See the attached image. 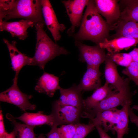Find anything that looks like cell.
I'll return each instance as SVG.
<instances>
[{"instance_id": "1", "label": "cell", "mask_w": 138, "mask_h": 138, "mask_svg": "<svg viewBox=\"0 0 138 138\" xmlns=\"http://www.w3.org/2000/svg\"><path fill=\"white\" fill-rule=\"evenodd\" d=\"M86 6L79 29L73 36L76 41L89 40L99 45L110 37L111 26L98 12L94 0H89Z\"/></svg>"}, {"instance_id": "2", "label": "cell", "mask_w": 138, "mask_h": 138, "mask_svg": "<svg viewBox=\"0 0 138 138\" xmlns=\"http://www.w3.org/2000/svg\"><path fill=\"white\" fill-rule=\"evenodd\" d=\"M37 20L45 25L41 0H0V21L14 18Z\"/></svg>"}, {"instance_id": "3", "label": "cell", "mask_w": 138, "mask_h": 138, "mask_svg": "<svg viewBox=\"0 0 138 138\" xmlns=\"http://www.w3.org/2000/svg\"><path fill=\"white\" fill-rule=\"evenodd\" d=\"M44 25L39 22L35 26L37 43L34 55L31 58L30 64V65H37L42 69L48 62L57 56L69 53L64 48L60 46L49 38L44 30Z\"/></svg>"}, {"instance_id": "4", "label": "cell", "mask_w": 138, "mask_h": 138, "mask_svg": "<svg viewBox=\"0 0 138 138\" xmlns=\"http://www.w3.org/2000/svg\"><path fill=\"white\" fill-rule=\"evenodd\" d=\"M130 80L129 78L125 79L124 85L120 90L101 101L91 110L82 112V117L90 120L99 113L131 103L133 93L129 86Z\"/></svg>"}, {"instance_id": "5", "label": "cell", "mask_w": 138, "mask_h": 138, "mask_svg": "<svg viewBox=\"0 0 138 138\" xmlns=\"http://www.w3.org/2000/svg\"><path fill=\"white\" fill-rule=\"evenodd\" d=\"M75 44L79 52V60L86 63L87 66L99 68L100 65L105 62L106 56L105 49L98 45L89 46L76 40Z\"/></svg>"}, {"instance_id": "6", "label": "cell", "mask_w": 138, "mask_h": 138, "mask_svg": "<svg viewBox=\"0 0 138 138\" xmlns=\"http://www.w3.org/2000/svg\"><path fill=\"white\" fill-rule=\"evenodd\" d=\"M32 97V95L21 92L17 83H13L11 87L0 93V101L16 105L25 111L28 110H34L36 108V105L31 103L29 101Z\"/></svg>"}, {"instance_id": "7", "label": "cell", "mask_w": 138, "mask_h": 138, "mask_svg": "<svg viewBox=\"0 0 138 138\" xmlns=\"http://www.w3.org/2000/svg\"><path fill=\"white\" fill-rule=\"evenodd\" d=\"M82 109L75 107L63 105L57 100L53 104L52 113L55 118L54 124H76L81 116Z\"/></svg>"}, {"instance_id": "8", "label": "cell", "mask_w": 138, "mask_h": 138, "mask_svg": "<svg viewBox=\"0 0 138 138\" xmlns=\"http://www.w3.org/2000/svg\"><path fill=\"white\" fill-rule=\"evenodd\" d=\"M88 0H68L62 1L71 24L67 33L71 35L75 28L80 26L83 18V13L85 7L88 5Z\"/></svg>"}, {"instance_id": "9", "label": "cell", "mask_w": 138, "mask_h": 138, "mask_svg": "<svg viewBox=\"0 0 138 138\" xmlns=\"http://www.w3.org/2000/svg\"><path fill=\"white\" fill-rule=\"evenodd\" d=\"M43 16L47 28L56 43L61 38L60 32L65 30L66 27L59 22L55 13L48 0H41Z\"/></svg>"}, {"instance_id": "10", "label": "cell", "mask_w": 138, "mask_h": 138, "mask_svg": "<svg viewBox=\"0 0 138 138\" xmlns=\"http://www.w3.org/2000/svg\"><path fill=\"white\" fill-rule=\"evenodd\" d=\"M118 0H94L96 8L99 14L104 17L111 27L119 20L120 11Z\"/></svg>"}, {"instance_id": "11", "label": "cell", "mask_w": 138, "mask_h": 138, "mask_svg": "<svg viewBox=\"0 0 138 138\" xmlns=\"http://www.w3.org/2000/svg\"><path fill=\"white\" fill-rule=\"evenodd\" d=\"M39 22H41L29 19H22L13 22L1 21L0 30L6 31L11 34L12 37H17L19 39L24 40L28 37V28L35 26Z\"/></svg>"}, {"instance_id": "12", "label": "cell", "mask_w": 138, "mask_h": 138, "mask_svg": "<svg viewBox=\"0 0 138 138\" xmlns=\"http://www.w3.org/2000/svg\"><path fill=\"white\" fill-rule=\"evenodd\" d=\"M3 41L8 47L11 60L12 68L15 73L13 83H17L20 71L25 66L30 65L31 57L22 53L18 49L16 46V41H13L10 43L5 39H3Z\"/></svg>"}, {"instance_id": "13", "label": "cell", "mask_w": 138, "mask_h": 138, "mask_svg": "<svg viewBox=\"0 0 138 138\" xmlns=\"http://www.w3.org/2000/svg\"><path fill=\"white\" fill-rule=\"evenodd\" d=\"M119 91L106 81L103 86L96 89L91 96L84 100V111L91 110L100 102Z\"/></svg>"}, {"instance_id": "14", "label": "cell", "mask_w": 138, "mask_h": 138, "mask_svg": "<svg viewBox=\"0 0 138 138\" xmlns=\"http://www.w3.org/2000/svg\"><path fill=\"white\" fill-rule=\"evenodd\" d=\"M113 30L115 33L109 40L121 37L138 38V22L119 20L111 27L110 30Z\"/></svg>"}, {"instance_id": "15", "label": "cell", "mask_w": 138, "mask_h": 138, "mask_svg": "<svg viewBox=\"0 0 138 138\" xmlns=\"http://www.w3.org/2000/svg\"><path fill=\"white\" fill-rule=\"evenodd\" d=\"M101 73L99 68L87 66V70L77 85L82 91H91L101 87Z\"/></svg>"}, {"instance_id": "16", "label": "cell", "mask_w": 138, "mask_h": 138, "mask_svg": "<svg viewBox=\"0 0 138 138\" xmlns=\"http://www.w3.org/2000/svg\"><path fill=\"white\" fill-rule=\"evenodd\" d=\"M59 90L60 96L57 100L60 103L83 109L84 100L82 97V91L77 85L74 84L66 89L61 87Z\"/></svg>"}, {"instance_id": "17", "label": "cell", "mask_w": 138, "mask_h": 138, "mask_svg": "<svg viewBox=\"0 0 138 138\" xmlns=\"http://www.w3.org/2000/svg\"><path fill=\"white\" fill-rule=\"evenodd\" d=\"M138 44V38L119 37L110 40L106 38L99 45L102 48L106 49L108 52L114 53H120L124 49L127 50L130 47Z\"/></svg>"}, {"instance_id": "18", "label": "cell", "mask_w": 138, "mask_h": 138, "mask_svg": "<svg viewBox=\"0 0 138 138\" xmlns=\"http://www.w3.org/2000/svg\"><path fill=\"white\" fill-rule=\"evenodd\" d=\"M59 83L58 77L44 72L39 80L35 89L39 93L45 94L52 97L56 90L60 88Z\"/></svg>"}, {"instance_id": "19", "label": "cell", "mask_w": 138, "mask_h": 138, "mask_svg": "<svg viewBox=\"0 0 138 138\" xmlns=\"http://www.w3.org/2000/svg\"><path fill=\"white\" fill-rule=\"evenodd\" d=\"M13 117L15 119L20 120L25 124L34 127L45 124L52 126L55 122V117L52 113L47 115L44 114L41 111L35 113L26 112L18 117L13 116Z\"/></svg>"}, {"instance_id": "20", "label": "cell", "mask_w": 138, "mask_h": 138, "mask_svg": "<svg viewBox=\"0 0 138 138\" xmlns=\"http://www.w3.org/2000/svg\"><path fill=\"white\" fill-rule=\"evenodd\" d=\"M118 109L117 108L106 111L98 113L90 122L95 125L103 126L106 132L110 130L113 132V127L119 119Z\"/></svg>"}, {"instance_id": "21", "label": "cell", "mask_w": 138, "mask_h": 138, "mask_svg": "<svg viewBox=\"0 0 138 138\" xmlns=\"http://www.w3.org/2000/svg\"><path fill=\"white\" fill-rule=\"evenodd\" d=\"M105 62V75L106 81L116 89L120 91L124 85L125 79L120 75L115 63L107 54Z\"/></svg>"}, {"instance_id": "22", "label": "cell", "mask_w": 138, "mask_h": 138, "mask_svg": "<svg viewBox=\"0 0 138 138\" xmlns=\"http://www.w3.org/2000/svg\"><path fill=\"white\" fill-rule=\"evenodd\" d=\"M119 4L120 11L119 20L138 22V0H122Z\"/></svg>"}, {"instance_id": "23", "label": "cell", "mask_w": 138, "mask_h": 138, "mask_svg": "<svg viewBox=\"0 0 138 138\" xmlns=\"http://www.w3.org/2000/svg\"><path fill=\"white\" fill-rule=\"evenodd\" d=\"M131 103H128L122 107L121 109L118 110L119 119L117 123L113 127V132H116L117 138H123L124 135L128 133L129 128V108Z\"/></svg>"}, {"instance_id": "24", "label": "cell", "mask_w": 138, "mask_h": 138, "mask_svg": "<svg viewBox=\"0 0 138 138\" xmlns=\"http://www.w3.org/2000/svg\"><path fill=\"white\" fill-rule=\"evenodd\" d=\"M6 117L12 122L17 138H36L33 130L34 127L17 122L10 114H7Z\"/></svg>"}, {"instance_id": "25", "label": "cell", "mask_w": 138, "mask_h": 138, "mask_svg": "<svg viewBox=\"0 0 138 138\" xmlns=\"http://www.w3.org/2000/svg\"><path fill=\"white\" fill-rule=\"evenodd\" d=\"M107 54L115 63L123 66L127 67L133 61L131 56L129 53H112L108 52Z\"/></svg>"}, {"instance_id": "26", "label": "cell", "mask_w": 138, "mask_h": 138, "mask_svg": "<svg viewBox=\"0 0 138 138\" xmlns=\"http://www.w3.org/2000/svg\"><path fill=\"white\" fill-rule=\"evenodd\" d=\"M95 127L94 124L91 122L88 124L78 123L76 124V130L73 138H85Z\"/></svg>"}, {"instance_id": "27", "label": "cell", "mask_w": 138, "mask_h": 138, "mask_svg": "<svg viewBox=\"0 0 138 138\" xmlns=\"http://www.w3.org/2000/svg\"><path fill=\"white\" fill-rule=\"evenodd\" d=\"M76 124H63L58 128L61 138H73L76 130Z\"/></svg>"}, {"instance_id": "28", "label": "cell", "mask_w": 138, "mask_h": 138, "mask_svg": "<svg viewBox=\"0 0 138 138\" xmlns=\"http://www.w3.org/2000/svg\"><path fill=\"white\" fill-rule=\"evenodd\" d=\"M123 73H128L138 80V63L133 61L123 70Z\"/></svg>"}, {"instance_id": "29", "label": "cell", "mask_w": 138, "mask_h": 138, "mask_svg": "<svg viewBox=\"0 0 138 138\" xmlns=\"http://www.w3.org/2000/svg\"><path fill=\"white\" fill-rule=\"evenodd\" d=\"M57 126L54 124L51 126V130L46 134L47 138H61L58 131Z\"/></svg>"}, {"instance_id": "30", "label": "cell", "mask_w": 138, "mask_h": 138, "mask_svg": "<svg viewBox=\"0 0 138 138\" xmlns=\"http://www.w3.org/2000/svg\"><path fill=\"white\" fill-rule=\"evenodd\" d=\"M8 133L5 130L4 125L3 115L1 110L0 111V138H4Z\"/></svg>"}, {"instance_id": "31", "label": "cell", "mask_w": 138, "mask_h": 138, "mask_svg": "<svg viewBox=\"0 0 138 138\" xmlns=\"http://www.w3.org/2000/svg\"><path fill=\"white\" fill-rule=\"evenodd\" d=\"M128 113L130 121L138 126V117L134 113L130 106L129 108Z\"/></svg>"}, {"instance_id": "32", "label": "cell", "mask_w": 138, "mask_h": 138, "mask_svg": "<svg viewBox=\"0 0 138 138\" xmlns=\"http://www.w3.org/2000/svg\"><path fill=\"white\" fill-rule=\"evenodd\" d=\"M95 128L97 130L100 138H112L107 134L101 126L96 125Z\"/></svg>"}, {"instance_id": "33", "label": "cell", "mask_w": 138, "mask_h": 138, "mask_svg": "<svg viewBox=\"0 0 138 138\" xmlns=\"http://www.w3.org/2000/svg\"><path fill=\"white\" fill-rule=\"evenodd\" d=\"M133 61L138 63V48H135L129 53Z\"/></svg>"}, {"instance_id": "34", "label": "cell", "mask_w": 138, "mask_h": 138, "mask_svg": "<svg viewBox=\"0 0 138 138\" xmlns=\"http://www.w3.org/2000/svg\"><path fill=\"white\" fill-rule=\"evenodd\" d=\"M123 73L128 77V78H129L130 80L133 81L136 85L138 86V79L128 73Z\"/></svg>"}, {"instance_id": "35", "label": "cell", "mask_w": 138, "mask_h": 138, "mask_svg": "<svg viewBox=\"0 0 138 138\" xmlns=\"http://www.w3.org/2000/svg\"><path fill=\"white\" fill-rule=\"evenodd\" d=\"M16 136L15 132L13 130L10 133H8V134L4 138H16Z\"/></svg>"}, {"instance_id": "36", "label": "cell", "mask_w": 138, "mask_h": 138, "mask_svg": "<svg viewBox=\"0 0 138 138\" xmlns=\"http://www.w3.org/2000/svg\"><path fill=\"white\" fill-rule=\"evenodd\" d=\"M132 109L138 111V105H134L132 107Z\"/></svg>"}, {"instance_id": "37", "label": "cell", "mask_w": 138, "mask_h": 138, "mask_svg": "<svg viewBox=\"0 0 138 138\" xmlns=\"http://www.w3.org/2000/svg\"><path fill=\"white\" fill-rule=\"evenodd\" d=\"M36 138H45V136H44L42 134H41L39 135L38 137Z\"/></svg>"}, {"instance_id": "38", "label": "cell", "mask_w": 138, "mask_h": 138, "mask_svg": "<svg viewBox=\"0 0 138 138\" xmlns=\"http://www.w3.org/2000/svg\"><path fill=\"white\" fill-rule=\"evenodd\" d=\"M137 138H138V137Z\"/></svg>"}]
</instances>
